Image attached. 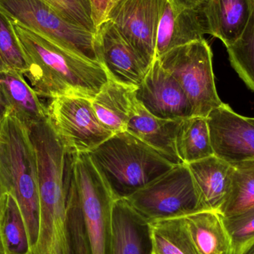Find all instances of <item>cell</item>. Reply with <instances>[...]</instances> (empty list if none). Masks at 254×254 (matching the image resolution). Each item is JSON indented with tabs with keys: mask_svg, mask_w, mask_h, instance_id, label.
Wrapping results in <instances>:
<instances>
[{
	"mask_svg": "<svg viewBox=\"0 0 254 254\" xmlns=\"http://www.w3.org/2000/svg\"><path fill=\"white\" fill-rule=\"evenodd\" d=\"M13 25L28 64L24 76L39 96L54 99L74 95L92 101L108 82L101 64L83 59L17 24Z\"/></svg>",
	"mask_w": 254,
	"mask_h": 254,
	"instance_id": "cell-1",
	"label": "cell"
},
{
	"mask_svg": "<svg viewBox=\"0 0 254 254\" xmlns=\"http://www.w3.org/2000/svg\"><path fill=\"white\" fill-rule=\"evenodd\" d=\"M0 179L19 204L31 249L40 221L37 154L29 128L10 112L0 116Z\"/></svg>",
	"mask_w": 254,
	"mask_h": 254,
	"instance_id": "cell-2",
	"label": "cell"
},
{
	"mask_svg": "<svg viewBox=\"0 0 254 254\" xmlns=\"http://www.w3.org/2000/svg\"><path fill=\"white\" fill-rule=\"evenodd\" d=\"M88 154L116 200L127 198L176 166L127 131L115 133Z\"/></svg>",
	"mask_w": 254,
	"mask_h": 254,
	"instance_id": "cell-3",
	"label": "cell"
},
{
	"mask_svg": "<svg viewBox=\"0 0 254 254\" xmlns=\"http://www.w3.org/2000/svg\"><path fill=\"white\" fill-rule=\"evenodd\" d=\"M65 189L75 198L89 254H113V210L116 198L87 152H67Z\"/></svg>",
	"mask_w": 254,
	"mask_h": 254,
	"instance_id": "cell-4",
	"label": "cell"
},
{
	"mask_svg": "<svg viewBox=\"0 0 254 254\" xmlns=\"http://www.w3.org/2000/svg\"><path fill=\"white\" fill-rule=\"evenodd\" d=\"M0 11L13 23L83 59L100 64L96 34L70 23L42 0H0Z\"/></svg>",
	"mask_w": 254,
	"mask_h": 254,
	"instance_id": "cell-5",
	"label": "cell"
},
{
	"mask_svg": "<svg viewBox=\"0 0 254 254\" xmlns=\"http://www.w3.org/2000/svg\"><path fill=\"white\" fill-rule=\"evenodd\" d=\"M157 59L188 95L193 116L207 118L223 104L215 85L213 53L205 39L172 49Z\"/></svg>",
	"mask_w": 254,
	"mask_h": 254,
	"instance_id": "cell-6",
	"label": "cell"
},
{
	"mask_svg": "<svg viewBox=\"0 0 254 254\" xmlns=\"http://www.w3.org/2000/svg\"><path fill=\"white\" fill-rule=\"evenodd\" d=\"M124 199L148 223L200 211L198 192L186 164L174 166Z\"/></svg>",
	"mask_w": 254,
	"mask_h": 254,
	"instance_id": "cell-7",
	"label": "cell"
},
{
	"mask_svg": "<svg viewBox=\"0 0 254 254\" xmlns=\"http://www.w3.org/2000/svg\"><path fill=\"white\" fill-rule=\"evenodd\" d=\"M51 124L67 152H90L113 133L95 114L92 100L74 95L52 99L47 106Z\"/></svg>",
	"mask_w": 254,
	"mask_h": 254,
	"instance_id": "cell-8",
	"label": "cell"
},
{
	"mask_svg": "<svg viewBox=\"0 0 254 254\" xmlns=\"http://www.w3.org/2000/svg\"><path fill=\"white\" fill-rule=\"evenodd\" d=\"M166 0H119L107 19L151 66L156 60L158 25Z\"/></svg>",
	"mask_w": 254,
	"mask_h": 254,
	"instance_id": "cell-9",
	"label": "cell"
},
{
	"mask_svg": "<svg viewBox=\"0 0 254 254\" xmlns=\"http://www.w3.org/2000/svg\"><path fill=\"white\" fill-rule=\"evenodd\" d=\"M137 101L149 113L164 120H185L193 116V108L179 82L163 68L158 59L136 88Z\"/></svg>",
	"mask_w": 254,
	"mask_h": 254,
	"instance_id": "cell-10",
	"label": "cell"
},
{
	"mask_svg": "<svg viewBox=\"0 0 254 254\" xmlns=\"http://www.w3.org/2000/svg\"><path fill=\"white\" fill-rule=\"evenodd\" d=\"M207 121L215 156L231 165L254 159V125L248 118L223 103Z\"/></svg>",
	"mask_w": 254,
	"mask_h": 254,
	"instance_id": "cell-11",
	"label": "cell"
},
{
	"mask_svg": "<svg viewBox=\"0 0 254 254\" xmlns=\"http://www.w3.org/2000/svg\"><path fill=\"white\" fill-rule=\"evenodd\" d=\"M96 49L109 78L122 84L137 87L150 67L109 19L97 28Z\"/></svg>",
	"mask_w": 254,
	"mask_h": 254,
	"instance_id": "cell-12",
	"label": "cell"
},
{
	"mask_svg": "<svg viewBox=\"0 0 254 254\" xmlns=\"http://www.w3.org/2000/svg\"><path fill=\"white\" fill-rule=\"evenodd\" d=\"M22 73L13 69L0 71V116L13 113L28 128L49 119L48 108Z\"/></svg>",
	"mask_w": 254,
	"mask_h": 254,
	"instance_id": "cell-13",
	"label": "cell"
},
{
	"mask_svg": "<svg viewBox=\"0 0 254 254\" xmlns=\"http://www.w3.org/2000/svg\"><path fill=\"white\" fill-rule=\"evenodd\" d=\"M205 27L200 7L179 8L166 0L158 25L156 59L172 49L204 38Z\"/></svg>",
	"mask_w": 254,
	"mask_h": 254,
	"instance_id": "cell-14",
	"label": "cell"
},
{
	"mask_svg": "<svg viewBox=\"0 0 254 254\" xmlns=\"http://www.w3.org/2000/svg\"><path fill=\"white\" fill-rule=\"evenodd\" d=\"M254 4V0H205L199 7L206 34L229 47L244 32Z\"/></svg>",
	"mask_w": 254,
	"mask_h": 254,
	"instance_id": "cell-15",
	"label": "cell"
},
{
	"mask_svg": "<svg viewBox=\"0 0 254 254\" xmlns=\"http://www.w3.org/2000/svg\"><path fill=\"white\" fill-rule=\"evenodd\" d=\"M182 121L155 117L137 101L126 131L153 148L174 165H179L184 164L177 150V136Z\"/></svg>",
	"mask_w": 254,
	"mask_h": 254,
	"instance_id": "cell-16",
	"label": "cell"
},
{
	"mask_svg": "<svg viewBox=\"0 0 254 254\" xmlns=\"http://www.w3.org/2000/svg\"><path fill=\"white\" fill-rule=\"evenodd\" d=\"M188 165L198 192L200 211L219 213L229 190L231 164L212 155Z\"/></svg>",
	"mask_w": 254,
	"mask_h": 254,
	"instance_id": "cell-17",
	"label": "cell"
},
{
	"mask_svg": "<svg viewBox=\"0 0 254 254\" xmlns=\"http://www.w3.org/2000/svg\"><path fill=\"white\" fill-rule=\"evenodd\" d=\"M149 223L124 198L113 210V254H152Z\"/></svg>",
	"mask_w": 254,
	"mask_h": 254,
	"instance_id": "cell-18",
	"label": "cell"
},
{
	"mask_svg": "<svg viewBox=\"0 0 254 254\" xmlns=\"http://www.w3.org/2000/svg\"><path fill=\"white\" fill-rule=\"evenodd\" d=\"M136 88L109 79L92 101L97 117L113 134L127 130L137 101Z\"/></svg>",
	"mask_w": 254,
	"mask_h": 254,
	"instance_id": "cell-19",
	"label": "cell"
},
{
	"mask_svg": "<svg viewBox=\"0 0 254 254\" xmlns=\"http://www.w3.org/2000/svg\"><path fill=\"white\" fill-rule=\"evenodd\" d=\"M188 232L200 254H229L230 242L222 216L203 210L183 216Z\"/></svg>",
	"mask_w": 254,
	"mask_h": 254,
	"instance_id": "cell-20",
	"label": "cell"
},
{
	"mask_svg": "<svg viewBox=\"0 0 254 254\" xmlns=\"http://www.w3.org/2000/svg\"><path fill=\"white\" fill-rule=\"evenodd\" d=\"M152 252L156 254H200L182 217L149 223Z\"/></svg>",
	"mask_w": 254,
	"mask_h": 254,
	"instance_id": "cell-21",
	"label": "cell"
},
{
	"mask_svg": "<svg viewBox=\"0 0 254 254\" xmlns=\"http://www.w3.org/2000/svg\"><path fill=\"white\" fill-rule=\"evenodd\" d=\"M177 150L186 164L214 155L207 118L192 116L182 121L178 133Z\"/></svg>",
	"mask_w": 254,
	"mask_h": 254,
	"instance_id": "cell-22",
	"label": "cell"
},
{
	"mask_svg": "<svg viewBox=\"0 0 254 254\" xmlns=\"http://www.w3.org/2000/svg\"><path fill=\"white\" fill-rule=\"evenodd\" d=\"M253 207L254 159H251L231 165L229 190L219 213L233 216Z\"/></svg>",
	"mask_w": 254,
	"mask_h": 254,
	"instance_id": "cell-23",
	"label": "cell"
},
{
	"mask_svg": "<svg viewBox=\"0 0 254 254\" xmlns=\"http://www.w3.org/2000/svg\"><path fill=\"white\" fill-rule=\"evenodd\" d=\"M0 233L7 254H29L25 222L17 201L10 193L0 211Z\"/></svg>",
	"mask_w": 254,
	"mask_h": 254,
	"instance_id": "cell-24",
	"label": "cell"
},
{
	"mask_svg": "<svg viewBox=\"0 0 254 254\" xmlns=\"http://www.w3.org/2000/svg\"><path fill=\"white\" fill-rule=\"evenodd\" d=\"M227 50L233 68L254 92V4L244 32Z\"/></svg>",
	"mask_w": 254,
	"mask_h": 254,
	"instance_id": "cell-25",
	"label": "cell"
},
{
	"mask_svg": "<svg viewBox=\"0 0 254 254\" xmlns=\"http://www.w3.org/2000/svg\"><path fill=\"white\" fill-rule=\"evenodd\" d=\"M6 69L16 70L25 75L28 66L13 22L0 11V71Z\"/></svg>",
	"mask_w": 254,
	"mask_h": 254,
	"instance_id": "cell-26",
	"label": "cell"
},
{
	"mask_svg": "<svg viewBox=\"0 0 254 254\" xmlns=\"http://www.w3.org/2000/svg\"><path fill=\"white\" fill-rule=\"evenodd\" d=\"M222 219L229 238V254H240L254 243V207Z\"/></svg>",
	"mask_w": 254,
	"mask_h": 254,
	"instance_id": "cell-27",
	"label": "cell"
},
{
	"mask_svg": "<svg viewBox=\"0 0 254 254\" xmlns=\"http://www.w3.org/2000/svg\"><path fill=\"white\" fill-rule=\"evenodd\" d=\"M73 25L96 34L89 0H42Z\"/></svg>",
	"mask_w": 254,
	"mask_h": 254,
	"instance_id": "cell-28",
	"label": "cell"
},
{
	"mask_svg": "<svg viewBox=\"0 0 254 254\" xmlns=\"http://www.w3.org/2000/svg\"><path fill=\"white\" fill-rule=\"evenodd\" d=\"M66 213L71 254H89L78 204L74 197L67 191Z\"/></svg>",
	"mask_w": 254,
	"mask_h": 254,
	"instance_id": "cell-29",
	"label": "cell"
},
{
	"mask_svg": "<svg viewBox=\"0 0 254 254\" xmlns=\"http://www.w3.org/2000/svg\"><path fill=\"white\" fill-rule=\"evenodd\" d=\"M119 0H89L92 21L95 28L107 20L109 13Z\"/></svg>",
	"mask_w": 254,
	"mask_h": 254,
	"instance_id": "cell-30",
	"label": "cell"
},
{
	"mask_svg": "<svg viewBox=\"0 0 254 254\" xmlns=\"http://www.w3.org/2000/svg\"><path fill=\"white\" fill-rule=\"evenodd\" d=\"M179 8L195 9L200 7L205 0H171Z\"/></svg>",
	"mask_w": 254,
	"mask_h": 254,
	"instance_id": "cell-31",
	"label": "cell"
},
{
	"mask_svg": "<svg viewBox=\"0 0 254 254\" xmlns=\"http://www.w3.org/2000/svg\"><path fill=\"white\" fill-rule=\"evenodd\" d=\"M7 195H8V192L6 190L5 188H4V185H3L2 182L0 179V211H1L3 205H4Z\"/></svg>",
	"mask_w": 254,
	"mask_h": 254,
	"instance_id": "cell-32",
	"label": "cell"
},
{
	"mask_svg": "<svg viewBox=\"0 0 254 254\" xmlns=\"http://www.w3.org/2000/svg\"><path fill=\"white\" fill-rule=\"evenodd\" d=\"M240 254H254V243H252L250 246H248V247Z\"/></svg>",
	"mask_w": 254,
	"mask_h": 254,
	"instance_id": "cell-33",
	"label": "cell"
},
{
	"mask_svg": "<svg viewBox=\"0 0 254 254\" xmlns=\"http://www.w3.org/2000/svg\"><path fill=\"white\" fill-rule=\"evenodd\" d=\"M0 254H7L2 237H1V233H0Z\"/></svg>",
	"mask_w": 254,
	"mask_h": 254,
	"instance_id": "cell-34",
	"label": "cell"
},
{
	"mask_svg": "<svg viewBox=\"0 0 254 254\" xmlns=\"http://www.w3.org/2000/svg\"><path fill=\"white\" fill-rule=\"evenodd\" d=\"M248 119H249V121L251 123L253 124L254 125V118H248Z\"/></svg>",
	"mask_w": 254,
	"mask_h": 254,
	"instance_id": "cell-35",
	"label": "cell"
},
{
	"mask_svg": "<svg viewBox=\"0 0 254 254\" xmlns=\"http://www.w3.org/2000/svg\"><path fill=\"white\" fill-rule=\"evenodd\" d=\"M152 254H156L154 253V252H152Z\"/></svg>",
	"mask_w": 254,
	"mask_h": 254,
	"instance_id": "cell-36",
	"label": "cell"
}]
</instances>
